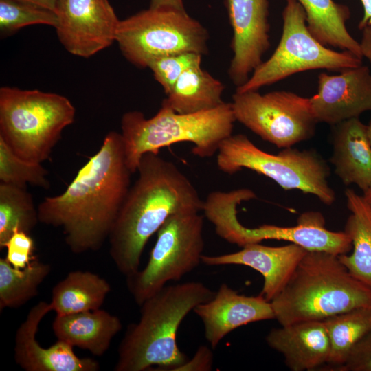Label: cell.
I'll return each mask as SVG.
<instances>
[{
	"label": "cell",
	"mask_w": 371,
	"mask_h": 371,
	"mask_svg": "<svg viewBox=\"0 0 371 371\" xmlns=\"http://www.w3.org/2000/svg\"><path fill=\"white\" fill-rule=\"evenodd\" d=\"M132 175L122 135L111 131L66 190L39 203V222L60 228L74 254L98 250L109 239L131 187Z\"/></svg>",
	"instance_id": "6da1fadb"
},
{
	"label": "cell",
	"mask_w": 371,
	"mask_h": 371,
	"mask_svg": "<svg viewBox=\"0 0 371 371\" xmlns=\"http://www.w3.org/2000/svg\"><path fill=\"white\" fill-rule=\"evenodd\" d=\"M137 172L109 237L111 258L126 278L139 270L145 245L171 215L203 205L188 177L158 154H144Z\"/></svg>",
	"instance_id": "7a4b0ae2"
},
{
	"label": "cell",
	"mask_w": 371,
	"mask_h": 371,
	"mask_svg": "<svg viewBox=\"0 0 371 371\" xmlns=\"http://www.w3.org/2000/svg\"><path fill=\"white\" fill-rule=\"evenodd\" d=\"M214 291L200 282L165 286L139 306V320L130 324L117 350L115 371H173L189 359L177 344V330L196 306Z\"/></svg>",
	"instance_id": "3957f363"
},
{
	"label": "cell",
	"mask_w": 371,
	"mask_h": 371,
	"mask_svg": "<svg viewBox=\"0 0 371 371\" xmlns=\"http://www.w3.org/2000/svg\"><path fill=\"white\" fill-rule=\"evenodd\" d=\"M281 326L371 308V287L352 276L333 254L308 251L284 289L271 302Z\"/></svg>",
	"instance_id": "277c9868"
},
{
	"label": "cell",
	"mask_w": 371,
	"mask_h": 371,
	"mask_svg": "<svg viewBox=\"0 0 371 371\" xmlns=\"http://www.w3.org/2000/svg\"><path fill=\"white\" fill-rule=\"evenodd\" d=\"M236 119L231 102L196 113L181 114L162 105L150 118L141 111L123 114L121 129L127 165L133 173L142 157L158 154L161 148L179 142L194 144L192 153L208 158L217 153L221 143L232 134Z\"/></svg>",
	"instance_id": "5b68a950"
},
{
	"label": "cell",
	"mask_w": 371,
	"mask_h": 371,
	"mask_svg": "<svg viewBox=\"0 0 371 371\" xmlns=\"http://www.w3.org/2000/svg\"><path fill=\"white\" fill-rule=\"evenodd\" d=\"M75 115V107L63 95L7 86L0 89V138L27 161L48 159Z\"/></svg>",
	"instance_id": "8992f818"
},
{
	"label": "cell",
	"mask_w": 371,
	"mask_h": 371,
	"mask_svg": "<svg viewBox=\"0 0 371 371\" xmlns=\"http://www.w3.org/2000/svg\"><path fill=\"white\" fill-rule=\"evenodd\" d=\"M216 153L218 169L228 175L246 168L270 178L286 190L313 194L326 205L335 201L328 181V164L313 150L290 147L271 154L260 149L246 135L232 134L221 143Z\"/></svg>",
	"instance_id": "52a82bcc"
},
{
	"label": "cell",
	"mask_w": 371,
	"mask_h": 371,
	"mask_svg": "<svg viewBox=\"0 0 371 371\" xmlns=\"http://www.w3.org/2000/svg\"><path fill=\"white\" fill-rule=\"evenodd\" d=\"M208 38L207 30L186 10L149 8L120 20L115 41L126 59L143 69L166 55L206 54Z\"/></svg>",
	"instance_id": "ba28073f"
},
{
	"label": "cell",
	"mask_w": 371,
	"mask_h": 371,
	"mask_svg": "<svg viewBox=\"0 0 371 371\" xmlns=\"http://www.w3.org/2000/svg\"><path fill=\"white\" fill-rule=\"evenodd\" d=\"M282 20V32L275 51L236 91H258L304 71H341L362 65V58L354 54L333 50L316 40L307 27L304 10L296 0H286Z\"/></svg>",
	"instance_id": "9c48e42d"
},
{
	"label": "cell",
	"mask_w": 371,
	"mask_h": 371,
	"mask_svg": "<svg viewBox=\"0 0 371 371\" xmlns=\"http://www.w3.org/2000/svg\"><path fill=\"white\" fill-rule=\"evenodd\" d=\"M198 212L171 215L157 231L146 267L126 277V285L140 306L170 281H178L201 262L203 216Z\"/></svg>",
	"instance_id": "30bf717a"
},
{
	"label": "cell",
	"mask_w": 371,
	"mask_h": 371,
	"mask_svg": "<svg viewBox=\"0 0 371 371\" xmlns=\"http://www.w3.org/2000/svg\"><path fill=\"white\" fill-rule=\"evenodd\" d=\"M231 102L236 121L280 148L313 136L317 120L309 98L287 91L261 94L236 91Z\"/></svg>",
	"instance_id": "8fae6325"
},
{
	"label": "cell",
	"mask_w": 371,
	"mask_h": 371,
	"mask_svg": "<svg viewBox=\"0 0 371 371\" xmlns=\"http://www.w3.org/2000/svg\"><path fill=\"white\" fill-rule=\"evenodd\" d=\"M55 29L70 54L89 58L115 41L120 21L109 0H58Z\"/></svg>",
	"instance_id": "7c38bea8"
},
{
	"label": "cell",
	"mask_w": 371,
	"mask_h": 371,
	"mask_svg": "<svg viewBox=\"0 0 371 371\" xmlns=\"http://www.w3.org/2000/svg\"><path fill=\"white\" fill-rule=\"evenodd\" d=\"M233 32V56L228 75L234 85L240 87L262 62L271 47L268 0H225Z\"/></svg>",
	"instance_id": "4fadbf2b"
},
{
	"label": "cell",
	"mask_w": 371,
	"mask_h": 371,
	"mask_svg": "<svg viewBox=\"0 0 371 371\" xmlns=\"http://www.w3.org/2000/svg\"><path fill=\"white\" fill-rule=\"evenodd\" d=\"M223 239L241 247L267 239L286 240L308 251H325L338 256L348 254L352 248V241L344 231L326 229L323 216L317 212L303 213L298 218L297 225L292 227L262 225L248 228L237 218L230 223Z\"/></svg>",
	"instance_id": "5bb4252c"
},
{
	"label": "cell",
	"mask_w": 371,
	"mask_h": 371,
	"mask_svg": "<svg viewBox=\"0 0 371 371\" xmlns=\"http://www.w3.org/2000/svg\"><path fill=\"white\" fill-rule=\"evenodd\" d=\"M317 79V92L309 98L317 122L335 125L371 111V73L367 66L338 75L322 72Z\"/></svg>",
	"instance_id": "9a60e30c"
},
{
	"label": "cell",
	"mask_w": 371,
	"mask_h": 371,
	"mask_svg": "<svg viewBox=\"0 0 371 371\" xmlns=\"http://www.w3.org/2000/svg\"><path fill=\"white\" fill-rule=\"evenodd\" d=\"M49 303L40 301L29 311L16 330L14 359L27 371H98V361L80 358L71 345L57 340L47 348L38 343L36 335L43 318L51 311Z\"/></svg>",
	"instance_id": "2e32d148"
},
{
	"label": "cell",
	"mask_w": 371,
	"mask_h": 371,
	"mask_svg": "<svg viewBox=\"0 0 371 371\" xmlns=\"http://www.w3.org/2000/svg\"><path fill=\"white\" fill-rule=\"evenodd\" d=\"M307 252L308 250L294 243L271 247L254 243L247 244L236 252L218 256L203 254L201 262L209 266L245 265L258 271L264 278L260 295L271 302L286 286Z\"/></svg>",
	"instance_id": "e0dca14e"
},
{
	"label": "cell",
	"mask_w": 371,
	"mask_h": 371,
	"mask_svg": "<svg viewBox=\"0 0 371 371\" xmlns=\"http://www.w3.org/2000/svg\"><path fill=\"white\" fill-rule=\"evenodd\" d=\"M193 311L204 326L205 337L212 348L236 328L249 323L275 319L270 302L262 295L247 296L223 283L209 301Z\"/></svg>",
	"instance_id": "ac0fdd59"
},
{
	"label": "cell",
	"mask_w": 371,
	"mask_h": 371,
	"mask_svg": "<svg viewBox=\"0 0 371 371\" xmlns=\"http://www.w3.org/2000/svg\"><path fill=\"white\" fill-rule=\"evenodd\" d=\"M268 346L281 353L292 371L313 370L328 361L330 341L323 320L295 322L271 329Z\"/></svg>",
	"instance_id": "d6986e66"
},
{
	"label": "cell",
	"mask_w": 371,
	"mask_h": 371,
	"mask_svg": "<svg viewBox=\"0 0 371 371\" xmlns=\"http://www.w3.org/2000/svg\"><path fill=\"white\" fill-rule=\"evenodd\" d=\"M330 161L346 186L355 184L363 193L371 188V145L367 126L359 117L333 125Z\"/></svg>",
	"instance_id": "ffe728a7"
},
{
	"label": "cell",
	"mask_w": 371,
	"mask_h": 371,
	"mask_svg": "<svg viewBox=\"0 0 371 371\" xmlns=\"http://www.w3.org/2000/svg\"><path fill=\"white\" fill-rule=\"evenodd\" d=\"M122 327L120 318L98 308L76 313L56 315L52 329L57 340L72 347L103 355Z\"/></svg>",
	"instance_id": "44dd1931"
},
{
	"label": "cell",
	"mask_w": 371,
	"mask_h": 371,
	"mask_svg": "<svg viewBox=\"0 0 371 371\" xmlns=\"http://www.w3.org/2000/svg\"><path fill=\"white\" fill-rule=\"evenodd\" d=\"M350 214L344 232L352 245L350 255H339V259L355 278L371 287V205L352 189L345 191Z\"/></svg>",
	"instance_id": "7402d4cb"
},
{
	"label": "cell",
	"mask_w": 371,
	"mask_h": 371,
	"mask_svg": "<svg viewBox=\"0 0 371 371\" xmlns=\"http://www.w3.org/2000/svg\"><path fill=\"white\" fill-rule=\"evenodd\" d=\"M306 15L312 36L325 46L348 51L363 58L360 43L348 31L346 22L350 11L348 6L333 0H296Z\"/></svg>",
	"instance_id": "603a6c76"
},
{
	"label": "cell",
	"mask_w": 371,
	"mask_h": 371,
	"mask_svg": "<svg viewBox=\"0 0 371 371\" xmlns=\"http://www.w3.org/2000/svg\"><path fill=\"white\" fill-rule=\"evenodd\" d=\"M225 85L201 65L183 72L161 104L181 114L211 110L223 104Z\"/></svg>",
	"instance_id": "cb8c5ba5"
},
{
	"label": "cell",
	"mask_w": 371,
	"mask_h": 371,
	"mask_svg": "<svg viewBox=\"0 0 371 371\" xmlns=\"http://www.w3.org/2000/svg\"><path fill=\"white\" fill-rule=\"evenodd\" d=\"M110 291L109 283L98 274L74 271L54 286L49 304L58 315L96 310Z\"/></svg>",
	"instance_id": "d4e9b609"
},
{
	"label": "cell",
	"mask_w": 371,
	"mask_h": 371,
	"mask_svg": "<svg viewBox=\"0 0 371 371\" xmlns=\"http://www.w3.org/2000/svg\"><path fill=\"white\" fill-rule=\"evenodd\" d=\"M330 341L327 367L336 370L346 361L357 342L371 329V308L348 311L323 320Z\"/></svg>",
	"instance_id": "484cf974"
},
{
	"label": "cell",
	"mask_w": 371,
	"mask_h": 371,
	"mask_svg": "<svg viewBox=\"0 0 371 371\" xmlns=\"http://www.w3.org/2000/svg\"><path fill=\"white\" fill-rule=\"evenodd\" d=\"M51 266L36 258L25 268H14L5 258H0V308H16L38 294L40 284Z\"/></svg>",
	"instance_id": "4316f807"
},
{
	"label": "cell",
	"mask_w": 371,
	"mask_h": 371,
	"mask_svg": "<svg viewBox=\"0 0 371 371\" xmlns=\"http://www.w3.org/2000/svg\"><path fill=\"white\" fill-rule=\"evenodd\" d=\"M39 222L38 207L27 188L0 183V247L16 230L30 234Z\"/></svg>",
	"instance_id": "83f0119b"
},
{
	"label": "cell",
	"mask_w": 371,
	"mask_h": 371,
	"mask_svg": "<svg viewBox=\"0 0 371 371\" xmlns=\"http://www.w3.org/2000/svg\"><path fill=\"white\" fill-rule=\"evenodd\" d=\"M48 172L40 163L27 161L17 157L0 138V181L21 188L27 184L48 189Z\"/></svg>",
	"instance_id": "f1b7e54d"
},
{
	"label": "cell",
	"mask_w": 371,
	"mask_h": 371,
	"mask_svg": "<svg viewBox=\"0 0 371 371\" xmlns=\"http://www.w3.org/2000/svg\"><path fill=\"white\" fill-rule=\"evenodd\" d=\"M58 18L54 12L17 0H0V31L10 35L32 25H47L54 28Z\"/></svg>",
	"instance_id": "f546056e"
},
{
	"label": "cell",
	"mask_w": 371,
	"mask_h": 371,
	"mask_svg": "<svg viewBox=\"0 0 371 371\" xmlns=\"http://www.w3.org/2000/svg\"><path fill=\"white\" fill-rule=\"evenodd\" d=\"M202 55L185 52L158 57L152 60L148 65L154 78L168 94L174 85L188 69L201 65Z\"/></svg>",
	"instance_id": "4dcf8cb0"
},
{
	"label": "cell",
	"mask_w": 371,
	"mask_h": 371,
	"mask_svg": "<svg viewBox=\"0 0 371 371\" xmlns=\"http://www.w3.org/2000/svg\"><path fill=\"white\" fill-rule=\"evenodd\" d=\"M4 248L7 249L6 260L16 269L26 267L34 258V243L30 234L16 230Z\"/></svg>",
	"instance_id": "1f68e13d"
},
{
	"label": "cell",
	"mask_w": 371,
	"mask_h": 371,
	"mask_svg": "<svg viewBox=\"0 0 371 371\" xmlns=\"http://www.w3.org/2000/svg\"><path fill=\"white\" fill-rule=\"evenodd\" d=\"M338 371H371V329L354 346Z\"/></svg>",
	"instance_id": "d6a6232c"
},
{
	"label": "cell",
	"mask_w": 371,
	"mask_h": 371,
	"mask_svg": "<svg viewBox=\"0 0 371 371\" xmlns=\"http://www.w3.org/2000/svg\"><path fill=\"white\" fill-rule=\"evenodd\" d=\"M212 365L213 353L212 350L207 346H201L190 360L188 359L185 363L176 368L174 370L209 371L212 370Z\"/></svg>",
	"instance_id": "836d02e7"
},
{
	"label": "cell",
	"mask_w": 371,
	"mask_h": 371,
	"mask_svg": "<svg viewBox=\"0 0 371 371\" xmlns=\"http://www.w3.org/2000/svg\"><path fill=\"white\" fill-rule=\"evenodd\" d=\"M361 31L360 41L361 54L363 57H366L371 63V25L363 27Z\"/></svg>",
	"instance_id": "e575fe53"
},
{
	"label": "cell",
	"mask_w": 371,
	"mask_h": 371,
	"mask_svg": "<svg viewBox=\"0 0 371 371\" xmlns=\"http://www.w3.org/2000/svg\"><path fill=\"white\" fill-rule=\"evenodd\" d=\"M151 8H171L185 11L183 0H150Z\"/></svg>",
	"instance_id": "d590c367"
},
{
	"label": "cell",
	"mask_w": 371,
	"mask_h": 371,
	"mask_svg": "<svg viewBox=\"0 0 371 371\" xmlns=\"http://www.w3.org/2000/svg\"><path fill=\"white\" fill-rule=\"evenodd\" d=\"M363 8V15L358 24L359 30L371 25V0H360Z\"/></svg>",
	"instance_id": "8d00e7d4"
},
{
	"label": "cell",
	"mask_w": 371,
	"mask_h": 371,
	"mask_svg": "<svg viewBox=\"0 0 371 371\" xmlns=\"http://www.w3.org/2000/svg\"><path fill=\"white\" fill-rule=\"evenodd\" d=\"M30 3L56 13V5L58 0H17Z\"/></svg>",
	"instance_id": "74e56055"
},
{
	"label": "cell",
	"mask_w": 371,
	"mask_h": 371,
	"mask_svg": "<svg viewBox=\"0 0 371 371\" xmlns=\"http://www.w3.org/2000/svg\"><path fill=\"white\" fill-rule=\"evenodd\" d=\"M366 126H367V135H368V137L371 145V120L369 122V123Z\"/></svg>",
	"instance_id": "f35d334b"
},
{
	"label": "cell",
	"mask_w": 371,
	"mask_h": 371,
	"mask_svg": "<svg viewBox=\"0 0 371 371\" xmlns=\"http://www.w3.org/2000/svg\"><path fill=\"white\" fill-rule=\"evenodd\" d=\"M363 196L368 202L371 201V188L364 192Z\"/></svg>",
	"instance_id": "ab89813d"
},
{
	"label": "cell",
	"mask_w": 371,
	"mask_h": 371,
	"mask_svg": "<svg viewBox=\"0 0 371 371\" xmlns=\"http://www.w3.org/2000/svg\"><path fill=\"white\" fill-rule=\"evenodd\" d=\"M369 203H370V205H371V201H369Z\"/></svg>",
	"instance_id": "60d3db41"
}]
</instances>
